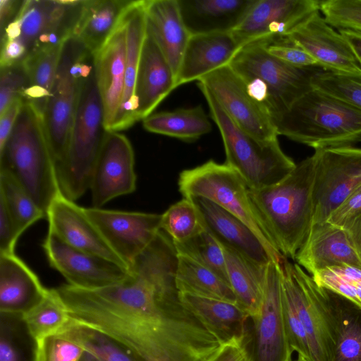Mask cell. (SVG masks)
<instances>
[{
	"label": "cell",
	"instance_id": "56",
	"mask_svg": "<svg viewBox=\"0 0 361 361\" xmlns=\"http://www.w3.org/2000/svg\"><path fill=\"white\" fill-rule=\"evenodd\" d=\"M329 269L345 280L361 287V267L341 264Z\"/></svg>",
	"mask_w": 361,
	"mask_h": 361
},
{
	"label": "cell",
	"instance_id": "49",
	"mask_svg": "<svg viewBox=\"0 0 361 361\" xmlns=\"http://www.w3.org/2000/svg\"><path fill=\"white\" fill-rule=\"evenodd\" d=\"M205 361H252L248 345V334L221 345Z\"/></svg>",
	"mask_w": 361,
	"mask_h": 361
},
{
	"label": "cell",
	"instance_id": "40",
	"mask_svg": "<svg viewBox=\"0 0 361 361\" xmlns=\"http://www.w3.org/2000/svg\"><path fill=\"white\" fill-rule=\"evenodd\" d=\"M161 229L173 243H182L204 231L206 225L193 200L183 197L161 214Z\"/></svg>",
	"mask_w": 361,
	"mask_h": 361
},
{
	"label": "cell",
	"instance_id": "41",
	"mask_svg": "<svg viewBox=\"0 0 361 361\" xmlns=\"http://www.w3.org/2000/svg\"><path fill=\"white\" fill-rule=\"evenodd\" d=\"M173 243L177 255L192 259L229 283L221 245L207 228L186 241Z\"/></svg>",
	"mask_w": 361,
	"mask_h": 361
},
{
	"label": "cell",
	"instance_id": "18",
	"mask_svg": "<svg viewBox=\"0 0 361 361\" xmlns=\"http://www.w3.org/2000/svg\"><path fill=\"white\" fill-rule=\"evenodd\" d=\"M47 219L49 229L68 245L112 261L129 270L128 265L106 242L86 215L84 208L59 193L51 203Z\"/></svg>",
	"mask_w": 361,
	"mask_h": 361
},
{
	"label": "cell",
	"instance_id": "53",
	"mask_svg": "<svg viewBox=\"0 0 361 361\" xmlns=\"http://www.w3.org/2000/svg\"><path fill=\"white\" fill-rule=\"evenodd\" d=\"M22 105L23 98H18L0 114V152L11 135Z\"/></svg>",
	"mask_w": 361,
	"mask_h": 361
},
{
	"label": "cell",
	"instance_id": "23",
	"mask_svg": "<svg viewBox=\"0 0 361 361\" xmlns=\"http://www.w3.org/2000/svg\"><path fill=\"white\" fill-rule=\"evenodd\" d=\"M175 88L176 81L171 68L147 27L137 74V121L151 115Z\"/></svg>",
	"mask_w": 361,
	"mask_h": 361
},
{
	"label": "cell",
	"instance_id": "52",
	"mask_svg": "<svg viewBox=\"0 0 361 361\" xmlns=\"http://www.w3.org/2000/svg\"><path fill=\"white\" fill-rule=\"evenodd\" d=\"M27 55L26 47L19 40L1 41L0 67L22 63Z\"/></svg>",
	"mask_w": 361,
	"mask_h": 361
},
{
	"label": "cell",
	"instance_id": "36",
	"mask_svg": "<svg viewBox=\"0 0 361 361\" xmlns=\"http://www.w3.org/2000/svg\"><path fill=\"white\" fill-rule=\"evenodd\" d=\"M0 361H38V340L23 314L0 312Z\"/></svg>",
	"mask_w": 361,
	"mask_h": 361
},
{
	"label": "cell",
	"instance_id": "44",
	"mask_svg": "<svg viewBox=\"0 0 361 361\" xmlns=\"http://www.w3.org/2000/svg\"><path fill=\"white\" fill-rule=\"evenodd\" d=\"M319 11L332 27L361 34V0L320 1Z\"/></svg>",
	"mask_w": 361,
	"mask_h": 361
},
{
	"label": "cell",
	"instance_id": "21",
	"mask_svg": "<svg viewBox=\"0 0 361 361\" xmlns=\"http://www.w3.org/2000/svg\"><path fill=\"white\" fill-rule=\"evenodd\" d=\"M124 14L111 36L94 54V73L104 106L106 131L110 130L117 116L124 89L126 59Z\"/></svg>",
	"mask_w": 361,
	"mask_h": 361
},
{
	"label": "cell",
	"instance_id": "5",
	"mask_svg": "<svg viewBox=\"0 0 361 361\" xmlns=\"http://www.w3.org/2000/svg\"><path fill=\"white\" fill-rule=\"evenodd\" d=\"M106 132L94 67L81 80L67 151L55 166L60 192L68 200L75 202L90 189Z\"/></svg>",
	"mask_w": 361,
	"mask_h": 361
},
{
	"label": "cell",
	"instance_id": "16",
	"mask_svg": "<svg viewBox=\"0 0 361 361\" xmlns=\"http://www.w3.org/2000/svg\"><path fill=\"white\" fill-rule=\"evenodd\" d=\"M319 6L317 0H256L231 33L241 47L261 39L286 38L319 13Z\"/></svg>",
	"mask_w": 361,
	"mask_h": 361
},
{
	"label": "cell",
	"instance_id": "15",
	"mask_svg": "<svg viewBox=\"0 0 361 361\" xmlns=\"http://www.w3.org/2000/svg\"><path fill=\"white\" fill-rule=\"evenodd\" d=\"M106 242L130 268L161 229V214L84 208Z\"/></svg>",
	"mask_w": 361,
	"mask_h": 361
},
{
	"label": "cell",
	"instance_id": "7",
	"mask_svg": "<svg viewBox=\"0 0 361 361\" xmlns=\"http://www.w3.org/2000/svg\"><path fill=\"white\" fill-rule=\"evenodd\" d=\"M178 184L183 197L207 199L243 221L257 235L274 262L281 263L286 258L256 213L248 195L249 188L235 170L225 163L209 160L183 171Z\"/></svg>",
	"mask_w": 361,
	"mask_h": 361
},
{
	"label": "cell",
	"instance_id": "10",
	"mask_svg": "<svg viewBox=\"0 0 361 361\" xmlns=\"http://www.w3.org/2000/svg\"><path fill=\"white\" fill-rule=\"evenodd\" d=\"M312 188L313 224L326 221L361 183V148L315 149Z\"/></svg>",
	"mask_w": 361,
	"mask_h": 361
},
{
	"label": "cell",
	"instance_id": "51",
	"mask_svg": "<svg viewBox=\"0 0 361 361\" xmlns=\"http://www.w3.org/2000/svg\"><path fill=\"white\" fill-rule=\"evenodd\" d=\"M360 212H361V183L334 211L327 221L342 227L349 219Z\"/></svg>",
	"mask_w": 361,
	"mask_h": 361
},
{
	"label": "cell",
	"instance_id": "33",
	"mask_svg": "<svg viewBox=\"0 0 361 361\" xmlns=\"http://www.w3.org/2000/svg\"><path fill=\"white\" fill-rule=\"evenodd\" d=\"M221 245L229 284L238 302L249 313L250 319H254L260 311L267 265L261 264L228 246Z\"/></svg>",
	"mask_w": 361,
	"mask_h": 361
},
{
	"label": "cell",
	"instance_id": "43",
	"mask_svg": "<svg viewBox=\"0 0 361 361\" xmlns=\"http://www.w3.org/2000/svg\"><path fill=\"white\" fill-rule=\"evenodd\" d=\"M63 44L35 49L27 54L22 63L28 76L30 86L44 90L50 94Z\"/></svg>",
	"mask_w": 361,
	"mask_h": 361
},
{
	"label": "cell",
	"instance_id": "30",
	"mask_svg": "<svg viewBox=\"0 0 361 361\" xmlns=\"http://www.w3.org/2000/svg\"><path fill=\"white\" fill-rule=\"evenodd\" d=\"M178 298L206 329L223 343L247 336L250 316L238 303L178 292Z\"/></svg>",
	"mask_w": 361,
	"mask_h": 361
},
{
	"label": "cell",
	"instance_id": "31",
	"mask_svg": "<svg viewBox=\"0 0 361 361\" xmlns=\"http://www.w3.org/2000/svg\"><path fill=\"white\" fill-rule=\"evenodd\" d=\"M319 286L335 342L332 361H361V307L334 290Z\"/></svg>",
	"mask_w": 361,
	"mask_h": 361
},
{
	"label": "cell",
	"instance_id": "32",
	"mask_svg": "<svg viewBox=\"0 0 361 361\" xmlns=\"http://www.w3.org/2000/svg\"><path fill=\"white\" fill-rule=\"evenodd\" d=\"M132 0H85L72 36L94 54L113 33Z\"/></svg>",
	"mask_w": 361,
	"mask_h": 361
},
{
	"label": "cell",
	"instance_id": "8",
	"mask_svg": "<svg viewBox=\"0 0 361 361\" xmlns=\"http://www.w3.org/2000/svg\"><path fill=\"white\" fill-rule=\"evenodd\" d=\"M267 42L264 38L244 45L229 66L240 78H257L267 85L271 94L267 114L271 121L313 88L312 78L322 68L290 65L269 54Z\"/></svg>",
	"mask_w": 361,
	"mask_h": 361
},
{
	"label": "cell",
	"instance_id": "45",
	"mask_svg": "<svg viewBox=\"0 0 361 361\" xmlns=\"http://www.w3.org/2000/svg\"><path fill=\"white\" fill-rule=\"evenodd\" d=\"M85 349L60 334L38 341V361H80Z\"/></svg>",
	"mask_w": 361,
	"mask_h": 361
},
{
	"label": "cell",
	"instance_id": "35",
	"mask_svg": "<svg viewBox=\"0 0 361 361\" xmlns=\"http://www.w3.org/2000/svg\"><path fill=\"white\" fill-rule=\"evenodd\" d=\"M176 285L178 292L238 303L228 283L210 269L180 255H177Z\"/></svg>",
	"mask_w": 361,
	"mask_h": 361
},
{
	"label": "cell",
	"instance_id": "58",
	"mask_svg": "<svg viewBox=\"0 0 361 361\" xmlns=\"http://www.w3.org/2000/svg\"><path fill=\"white\" fill-rule=\"evenodd\" d=\"M80 361H102L93 354L85 350Z\"/></svg>",
	"mask_w": 361,
	"mask_h": 361
},
{
	"label": "cell",
	"instance_id": "29",
	"mask_svg": "<svg viewBox=\"0 0 361 361\" xmlns=\"http://www.w3.org/2000/svg\"><path fill=\"white\" fill-rule=\"evenodd\" d=\"M147 27L177 78L190 35L181 17L178 0H145Z\"/></svg>",
	"mask_w": 361,
	"mask_h": 361
},
{
	"label": "cell",
	"instance_id": "46",
	"mask_svg": "<svg viewBox=\"0 0 361 361\" xmlns=\"http://www.w3.org/2000/svg\"><path fill=\"white\" fill-rule=\"evenodd\" d=\"M30 81L22 63L0 67V114L22 97Z\"/></svg>",
	"mask_w": 361,
	"mask_h": 361
},
{
	"label": "cell",
	"instance_id": "55",
	"mask_svg": "<svg viewBox=\"0 0 361 361\" xmlns=\"http://www.w3.org/2000/svg\"><path fill=\"white\" fill-rule=\"evenodd\" d=\"M23 1L0 0L1 34L6 27L18 16Z\"/></svg>",
	"mask_w": 361,
	"mask_h": 361
},
{
	"label": "cell",
	"instance_id": "47",
	"mask_svg": "<svg viewBox=\"0 0 361 361\" xmlns=\"http://www.w3.org/2000/svg\"><path fill=\"white\" fill-rule=\"evenodd\" d=\"M267 39L266 49L271 56L296 67L319 66L317 61L308 52L288 37Z\"/></svg>",
	"mask_w": 361,
	"mask_h": 361
},
{
	"label": "cell",
	"instance_id": "34",
	"mask_svg": "<svg viewBox=\"0 0 361 361\" xmlns=\"http://www.w3.org/2000/svg\"><path fill=\"white\" fill-rule=\"evenodd\" d=\"M144 128L153 133L194 142L212 130V124L201 106L152 114L142 120Z\"/></svg>",
	"mask_w": 361,
	"mask_h": 361
},
{
	"label": "cell",
	"instance_id": "1",
	"mask_svg": "<svg viewBox=\"0 0 361 361\" xmlns=\"http://www.w3.org/2000/svg\"><path fill=\"white\" fill-rule=\"evenodd\" d=\"M65 301L73 322L111 336L141 361H205L222 343L183 306L178 294L152 314L109 311L75 293Z\"/></svg>",
	"mask_w": 361,
	"mask_h": 361
},
{
	"label": "cell",
	"instance_id": "27",
	"mask_svg": "<svg viewBox=\"0 0 361 361\" xmlns=\"http://www.w3.org/2000/svg\"><path fill=\"white\" fill-rule=\"evenodd\" d=\"M48 288L16 254H0V312L25 314L43 300Z\"/></svg>",
	"mask_w": 361,
	"mask_h": 361
},
{
	"label": "cell",
	"instance_id": "37",
	"mask_svg": "<svg viewBox=\"0 0 361 361\" xmlns=\"http://www.w3.org/2000/svg\"><path fill=\"white\" fill-rule=\"evenodd\" d=\"M59 334L78 343L102 361H141L128 348L111 336L71 320Z\"/></svg>",
	"mask_w": 361,
	"mask_h": 361
},
{
	"label": "cell",
	"instance_id": "48",
	"mask_svg": "<svg viewBox=\"0 0 361 361\" xmlns=\"http://www.w3.org/2000/svg\"><path fill=\"white\" fill-rule=\"evenodd\" d=\"M312 277L319 286L334 290L361 307V287L345 280L329 268L317 271Z\"/></svg>",
	"mask_w": 361,
	"mask_h": 361
},
{
	"label": "cell",
	"instance_id": "38",
	"mask_svg": "<svg viewBox=\"0 0 361 361\" xmlns=\"http://www.w3.org/2000/svg\"><path fill=\"white\" fill-rule=\"evenodd\" d=\"M23 315L38 341L62 333L71 322L68 309L56 288L48 289L43 300Z\"/></svg>",
	"mask_w": 361,
	"mask_h": 361
},
{
	"label": "cell",
	"instance_id": "4",
	"mask_svg": "<svg viewBox=\"0 0 361 361\" xmlns=\"http://www.w3.org/2000/svg\"><path fill=\"white\" fill-rule=\"evenodd\" d=\"M0 168L16 178L47 218L51 203L61 193L55 161L42 114L23 98L11 135L0 152Z\"/></svg>",
	"mask_w": 361,
	"mask_h": 361
},
{
	"label": "cell",
	"instance_id": "54",
	"mask_svg": "<svg viewBox=\"0 0 361 361\" xmlns=\"http://www.w3.org/2000/svg\"><path fill=\"white\" fill-rule=\"evenodd\" d=\"M341 228L347 233L361 261V212L349 219Z\"/></svg>",
	"mask_w": 361,
	"mask_h": 361
},
{
	"label": "cell",
	"instance_id": "12",
	"mask_svg": "<svg viewBox=\"0 0 361 361\" xmlns=\"http://www.w3.org/2000/svg\"><path fill=\"white\" fill-rule=\"evenodd\" d=\"M281 264L271 261L267 264L260 311L251 319L248 345L252 361H291L293 350L283 312Z\"/></svg>",
	"mask_w": 361,
	"mask_h": 361
},
{
	"label": "cell",
	"instance_id": "22",
	"mask_svg": "<svg viewBox=\"0 0 361 361\" xmlns=\"http://www.w3.org/2000/svg\"><path fill=\"white\" fill-rule=\"evenodd\" d=\"M295 260L311 276L319 270L341 264L361 267L345 231L328 221L312 225Z\"/></svg>",
	"mask_w": 361,
	"mask_h": 361
},
{
	"label": "cell",
	"instance_id": "14",
	"mask_svg": "<svg viewBox=\"0 0 361 361\" xmlns=\"http://www.w3.org/2000/svg\"><path fill=\"white\" fill-rule=\"evenodd\" d=\"M197 82L210 90L228 116L243 130L262 142L277 138L268 114L251 98L244 81L229 65L212 71Z\"/></svg>",
	"mask_w": 361,
	"mask_h": 361
},
{
	"label": "cell",
	"instance_id": "3",
	"mask_svg": "<svg viewBox=\"0 0 361 361\" xmlns=\"http://www.w3.org/2000/svg\"><path fill=\"white\" fill-rule=\"evenodd\" d=\"M271 122L278 135L314 150L361 142V110L314 87Z\"/></svg>",
	"mask_w": 361,
	"mask_h": 361
},
{
	"label": "cell",
	"instance_id": "59",
	"mask_svg": "<svg viewBox=\"0 0 361 361\" xmlns=\"http://www.w3.org/2000/svg\"><path fill=\"white\" fill-rule=\"evenodd\" d=\"M294 361H308V360L302 355H298V358Z\"/></svg>",
	"mask_w": 361,
	"mask_h": 361
},
{
	"label": "cell",
	"instance_id": "50",
	"mask_svg": "<svg viewBox=\"0 0 361 361\" xmlns=\"http://www.w3.org/2000/svg\"><path fill=\"white\" fill-rule=\"evenodd\" d=\"M21 235L4 201L0 198V254L14 253Z\"/></svg>",
	"mask_w": 361,
	"mask_h": 361
},
{
	"label": "cell",
	"instance_id": "19",
	"mask_svg": "<svg viewBox=\"0 0 361 361\" xmlns=\"http://www.w3.org/2000/svg\"><path fill=\"white\" fill-rule=\"evenodd\" d=\"M82 1L24 0L18 16L10 23L18 31L16 39L25 45L28 54L45 34L58 32L72 36Z\"/></svg>",
	"mask_w": 361,
	"mask_h": 361
},
{
	"label": "cell",
	"instance_id": "42",
	"mask_svg": "<svg viewBox=\"0 0 361 361\" xmlns=\"http://www.w3.org/2000/svg\"><path fill=\"white\" fill-rule=\"evenodd\" d=\"M312 85L361 110V73L321 68L313 75Z\"/></svg>",
	"mask_w": 361,
	"mask_h": 361
},
{
	"label": "cell",
	"instance_id": "17",
	"mask_svg": "<svg viewBox=\"0 0 361 361\" xmlns=\"http://www.w3.org/2000/svg\"><path fill=\"white\" fill-rule=\"evenodd\" d=\"M134 166V152L128 137L118 131H106L90 183L93 207L102 208L135 190Z\"/></svg>",
	"mask_w": 361,
	"mask_h": 361
},
{
	"label": "cell",
	"instance_id": "13",
	"mask_svg": "<svg viewBox=\"0 0 361 361\" xmlns=\"http://www.w3.org/2000/svg\"><path fill=\"white\" fill-rule=\"evenodd\" d=\"M42 245L49 265L76 288H104L121 282L129 274L128 269L112 261L68 245L50 229Z\"/></svg>",
	"mask_w": 361,
	"mask_h": 361
},
{
	"label": "cell",
	"instance_id": "26",
	"mask_svg": "<svg viewBox=\"0 0 361 361\" xmlns=\"http://www.w3.org/2000/svg\"><path fill=\"white\" fill-rule=\"evenodd\" d=\"M241 47L231 32L190 35L176 78V87L229 65Z\"/></svg>",
	"mask_w": 361,
	"mask_h": 361
},
{
	"label": "cell",
	"instance_id": "2",
	"mask_svg": "<svg viewBox=\"0 0 361 361\" xmlns=\"http://www.w3.org/2000/svg\"><path fill=\"white\" fill-rule=\"evenodd\" d=\"M314 161L309 157L283 180L259 190H248L250 202L286 258L295 260L313 222Z\"/></svg>",
	"mask_w": 361,
	"mask_h": 361
},
{
	"label": "cell",
	"instance_id": "9",
	"mask_svg": "<svg viewBox=\"0 0 361 361\" xmlns=\"http://www.w3.org/2000/svg\"><path fill=\"white\" fill-rule=\"evenodd\" d=\"M281 288L306 331L310 361H332L335 350L330 319L312 276L286 258L281 264Z\"/></svg>",
	"mask_w": 361,
	"mask_h": 361
},
{
	"label": "cell",
	"instance_id": "25",
	"mask_svg": "<svg viewBox=\"0 0 361 361\" xmlns=\"http://www.w3.org/2000/svg\"><path fill=\"white\" fill-rule=\"evenodd\" d=\"M190 198L199 209L206 228L221 244L261 264L267 265L274 261L257 235L240 219L207 199Z\"/></svg>",
	"mask_w": 361,
	"mask_h": 361
},
{
	"label": "cell",
	"instance_id": "28",
	"mask_svg": "<svg viewBox=\"0 0 361 361\" xmlns=\"http://www.w3.org/2000/svg\"><path fill=\"white\" fill-rule=\"evenodd\" d=\"M256 0H178L190 35L231 32Z\"/></svg>",
	"mask_w": 361,
	"mask_h": 361
},
{
	"label": "cell",
	"instance_id": "20",
	"mask_svg": "<svg viewBox=\"0 0 361 361\" xmlns=\"http://www.w3.org/2000/svg\"><path fill=\"white\" fill-rule=\"evenodd\" d=\"M288 37L308 52L324 69L361 73V66L347 41L319 13Z\"/></svg>",
	"mask_w": 361,
	"mask_h": 361
},
{
	"label": "cell",
	"instance_id": "39",
	"mask_svg": "<svg viewBox=\"0 0 361 361\" xmlns=\"http://www.w3.org/2000/svg\"><path fill=\"white\" fill-rule=\"evenodd\" d=\"M0 198L4 201L21 234L38 220L46 218L16 178L3 168H0Z\"/></svg>",
	"mask_w": 361,
	"mask_h": 361
},
{
	"label": "cell",
	"instance_id": "57",
	"mask_svg": "<svg viewBox=\"0 0 361 361\" xmlns=\"http://www.w3.org/2000/svg\"><path fill=\"white\" fill-rule=\"evenodd\" d=\"M338 31L350 45L361 66V34L348 30H341Z\"/></svg>",
	"mask_w": 361,
	"mask_h": 361
},
{
	"label": "cell",
	"instance_id": "11",
	"mask_svg": "<svg viewBox=\"0 0 361 361\" xmlns=\"http://www.w3.org/2000/svg\"><path fill=\"white\" fill-rule=\"evenodd\" d=\"M86 49L75 37L63 44L53 87L42 113L44 126L55 161L64 158L69 141L81 80L71 73V67Z\"/></svg>",
	"mask_w": 361,
	"mask_h": 361
},
{
	"label": "cell",
	"instance_id": "6",
	"mask_svg": "<svg viewBox=\"0 0 361 361\" xmlns=\"http://www.w3.org/2000/svg\"><path fill=\"white\" fill-rule=\"evenodd\" d=\"M197 85L219 129L226 153L225 164L240 174L250 189L275 185L295 169L296 164L283 152L278 138L262 142L253 137L231 120L204 85Z\"/></svg>",
	"mask_w": 361,
	"mask_h": 361
},
{
	"label": "cell",
	"instance_id": "24",
	"mask_svg": "<svg viewBox=\"0 0 361 361\" xmlns=\"http://www.w3.org/2000/svg\"><path fill=\"white\" fill-rule=\"evenodd\" d=\"M126 59L123 97L117 116L109 131H119L135 122L138 107L135 87L138 64L147 32L145 0L133 1L124 14Z\"/></svg>",
	"mask_w": 361,
	"mask_h": 361
}]
</instances>
